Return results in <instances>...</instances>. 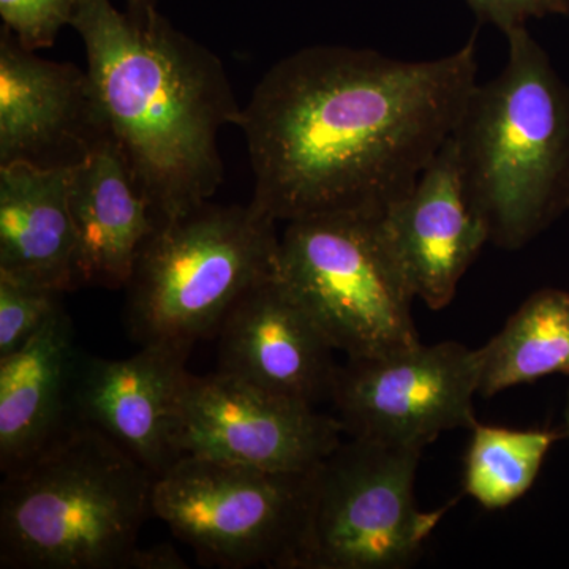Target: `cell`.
Listing matches in <instances>:
<instances>
[{
	"instance_id": "obj_10",
	"label": "cell",
	"mask_w": 569,
	"mask_h": 569,
	"mask_svg": "<svg viewBox=\"0 0 569 569\" xmlns=\"http://www.w3.org/2000/svg\"><path fill=\"white\" fill-rule=\"evenodd\" d=\"M337 417L224 373L187 380L178 415V449L271 471L309 473L340 443Z\"/></svg>"
},
{
	"instance_id": "obj_15",
	"label": "cell",
	"mask_w": 569,
	"mask_h": 569,
	"mask_svg": "<svg viewBox=\"0 0 569 569\" xmlns=\"http://www.w3.org/2000/svg\"><path fill=\"white\" fill-rule=\"evenodd\" d=\"M80 359L63 306L20 348L0 356L2 475L39 455L74 421L73 387Z\"/></svg>"
},
{
	"instance_id": "obj_19",
	"label": "cell",
	"mask_w": 569,
	"mask_h": 569,
	"mask_svg": "<svg viewBox=\"0 0 569 569\" xmlns=\"http://www.w3.org/2000/svg\"><path fill=\"white\" fill-rule=\"evenodd\" d=\"M559 437L550 430H516L477 422L463 466V492L490 511L509 507L529 492Z\"/></svg>"
},
{
	"instance_id": "obj_2",
	"label": "cell",
	"mask_w": 569,
	"mask_h": 569,
	"mask_svg": "<svg viewBox=\"0 0 569 569\" xmlns=\"http://www.w3.org/2000/svg\"><path fill=\"white\" fill-rule=\"evenodd\" d=\"M80 33L97 107L159 224L223 182L219 133L239 107L222 61L152 10L134 17L110 0H81Z\"/></svg>"
},
{
	"instance_id": "obj_11",
	"label": "cell",
	"mask_w": 569,
	"mask_h": 569,
	"mask_svg": "<svg viewBox=\"0 0 569 569\" xmlns=\"http://www.w3.org/2000/svg\"><path fill=\"white\" fill-rule=\"evenodd\" d=\"M108 134L88 70L48 61L0 29V164L71 167Z\"/></svg>"
},
{
	"instance_id": "obj_3",
	"label": "cell",
	"mask_w": 569,
	"mask_h": 569,
	"mask_svg": "<svg viewBox=\"0 0 569 569\" xmlns=\"http://www.w3.org/2000/svg\"><path fill=\"white\" fill-rule=\"evenodd\" d=\"M478 82L451 138L468 204L489 242L518 250L569 211V86L527 28Z\"/></svg>"
},
{
	"instance_id": "obj_17",
	"label": "cell",
	"mask_w": 569,
	"mask_h": 569,
	"mask_svg": "<svg viewBox=\"0 0 569 569\" xmlns=\"http://www.w3.org/2000/svg\"><path fill=\"white\" fill-rule=\"evenodd\" d=\"M73 167L0 164V272L61 293L81 287Z\"/></svg>"
},
{
	"instance_id": "obj_1",
	"label": "cell",
	"mask_w": 569,
	"mask_h": 569,
	"mask_svg": "<svg viewBox=\"0 0 569 569\" xmlns=\"http://www.w3.org/2000/svg\"><path fill=\"white\" fill-rule=\"evenodd\" d=\"M478 84L477 37L430 61L317 44L266 71L242 108L252 203L276 222L383 217L451 138Z\"/></svg>"
},
{
	"instance_id": "obj_21",
	"label": "cell",
	"mask_w": 569,
	"mask_h": 569,
	"mask_svg": "<svg viewBox=\"0 0 569 569\" xmlns=\"http://www.w3.org/2000/svg\"><path fill=\"white\" fill-rule=\"evenodd\" d=\"M81 0H0V18L22 47L51 48L59 32L73 24Z\"/></svg>"
},
{
	"instance_id": "obj_7",
	"label": "cell",
	"mask_w": 569,
	"mask_h": 569,
	"mask_svg": "<svg viewBox=\"0 0 569 569\" xmlns=\"http://www.w3.org/2000/svg\"><path fill=\"white\" fill-rule=\"evenodd\" d=\"M316 471L181 456L153 481L152 515L208 567L298 569Z\"/></svg>"
},
{
	"instance_id": "obj_8",
	"label": "cell",
	"mask_w": 569,
	"mask_h": 569,
	"mask_svg": "<svg viewBox=\"0 0 569 569\" xmlns=\"http://www.w3.org/2000/svg\"><path fill=\"white\" fill-rule=\"evenodd\" d=\"M425 449L342 441L316 471L298 569H403L421 557L447 508L415 496Z\"/></svg>"
},
{
	"instance_id": "obj_5",
	"label": "cell",
	"mask_w": 569,
	"mask_h": 569,
	"mask_svg": "<svg viewBox=\"0 0 569 569\" xmlns=\"http://www.w3.org/2000/svg\"><path fill=\"white\" fill-rule=\"evenodd\" d=\"M276 223L252 201H208L159 224L126 287L133 339L189 355L194 343L219 332L238 299L279 272Z\"/></svg>"
},
{
	"instance_id": "obj_18",
	"label": "cell",
	"mask_w": 569,
	"mask_h": 569,
	"mask_svg": "<svg viewBox=\"0 0 569 569\" xmlns=\"http://www.w3.org/2000/svg\"><path fill=\"white\" fill-rule=\"evenodd\" d=\"M482 350L485 399L539 378L569 373V291H537Z\"/></svg>"
},
{
	"instance_id": "obj_4",
	"label": "cell",
	"mask_w": 569,
	"mask_h": 569,
	"mask_svg": "<svg viewBox=\"0 0 569 569\" xmlns=\"http://www.w3.org/2000/svg\"><path fill=\"white\" fill-rule=\"evenodd\" d=\"M156 477L96 427L73 421L3 473L0 567L123 569L152 512Z\"/></svg>"
},
{
	"instance_id": "obj_25",
	"label": "cell",
	"mask_w": 569,
	"mask_h": 569,
	"mask_svg": "<svg viewBox=\"0 0 569 569\" xmlns=\"http://www.w3.org/2000/svg\"><path fill=\"white\" fill-rule=\"evenodd\" d=\"M565 432H567V437L569 438V392L567 397V406H565Z\"/></svg>"
},
{
	"instance_id": "obj_13",
	"label": "cell",
	"mask_w": 569,
	"mask_h": 569,
	"mask_svg": "<svg viewBox=\"0 0 569 569\" xmlns=\"http://www.w3.org/2000/svg\"><path fill=\"white\" fill-rule=\"evenodd\" d=\"M189 355L141 347L126 359L82 356L73 387V419L96 427L153 477L181 458L178 415Z\"/></svg>"
},
{
	"instance_id": "obj_9",
	"label": "cell",
	"mask_w": 569,
	"mask_h": 569,
	"mask_svg": "<svg viewBox=\"0 0 569 569\" xmlns=\"http://www.w3.org/2000/svg\"><path fill=\"white\" fill-rule=\"evenodd\" d=\"M482 350L448 342L372 358H347L331 402L343 433L425 449L441 433L473 429Z\"/></svg>"
},
{
	"instance_id": "obj_6",
	"label": "cell",
	"mask_w": 569,
	"mask_h": 569,
	"mask_svg": "<svg viewBox=\"0 0 569 569\" xmlns=\"http://www.w3.org/2000/svg\"><path fill=\"white\" fill-rule=\"evenodd\" d=\"M279 276L347 358L421 343L411 313L417 298L383 217L318 216L287 223Z\"/></svg>"
},
{
	"instance_id": "obj_14",
	"label": "cell",
	"mask_w": 569,
	"mask_h": 569,
	"mask_svg": "<svg viewBox=\"0 0 569 569\" xmlns=\"http://www.w3.org/2000/svg\"><path fill=\"white\" fill-rule=\"evenodd\" d=\"M383 223L415 298L432 310L451 305L460 280L489 242L463 192L452 138L413 190L385 213Z\"/></svg>"
},
{
	"instance_id": "obj_20",
	"label": "cell",
	"mask_w": 569,
	"mask_h": 569,
	"mask_svg": "<svg viewBox=\"0 0 569 569\" xmlns=\"http://www.w3.org/2000/svg\"><path fill=\"white\" fill-rule=\"evenodd\" d=\"M61 291L0 272V356L11 353L62 307Z\"/></svg>"
},
{
	"instance_id": "obj_22",
	"label": "cell",
	"mask_w": 569,
	"mask_h": 569,
	"mask_svg": "<svg viewBox=\"0 0 569 569\" xmlns=\"http://www.w3.org/2000/svg\"><path fill=\"white\" fill-rule=\"evenodd\" d=\"M478 20L496 26L508 36L516 29L527 28L530 20L565 14L560 0H466Z\"/></svg>"
},
{
	"instance_id": "obj_16",
	"label": "cell",
	"mask_w": 569,
	"mask_h": 569,
	"mask_svg": "<svg viewBox=\"0 0 569 569\" xmlns=\"http://www.w3.org/2000/svg\"><path fill=\"white\" fill-rule=\"evenodd\" d=\"M70 211L82 284L126 288L159 222L110 133L74 164Z\"/></svg>"
},
{
	"instance_id": "obj_26",
	"label": "cell",
	"mask_w": 569,
	"mask_h": 569,
	"mask_svg": "<svg viewBox=\"0 0 569 569\" xmlns=\"http://www.w3.org/2000/svg\"><path fill=\"white\" fill-rule=\"evenodd\" d=\"M561 7H563L565 14H569V0H560Z\"/></svg>"
},
{
	"instance_id": "obj_23",
	"label": "cell",
	"mask_w": 569,
	"mask_h": 569,
	"mask_svg": "<svg viewBox=\"0 0 569 569\" xmlns=\"http://www.w3.org/2000/svg\"><path fill=\"white\" fill-rule=\"evenodd\" d=\"M186 561L171 545L134 548L127 557L123 569H187Z\"/></svg>"
},
{
	"instance_id": "obj_24",
	"label": "cell",
	"mask_w": 569,
	"mask_h": 569,
	"mask_svg": "<svg viewBox=\"0 0 569 569\" xmlns=\"http://www.w3.org/2000/svg\"><path fill=\"white\" fill-rule=\"evenodd\" d=\"M126 6L127 11L134 17H142V14L157 10L156 0H126Z\"/></svg>"
},
{
	"instance_id": "obj_12",
	"label": "cell",
	"mask_w": 569,
	"mask_h": 569,
	"mask_svg": "<svg viewBox=\"0 0 569 569\" xmlns=\"http://www.w3.org/2000/svg\"><path fill=\"white\" fill-rule=\"evenodd\" d=\"M219 335L220 373L313 407L331 400L336 348L279 272L238 299Z\"/></svg>"
}]
</instances>
